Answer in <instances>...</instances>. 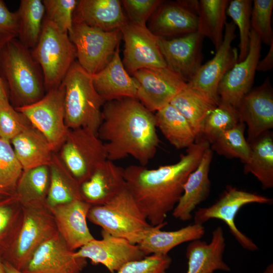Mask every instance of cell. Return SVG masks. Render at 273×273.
I'll list each match as a JSON object with an SVG mask.
<instances>
[{"instance_id":"1","label":"cell","mask_w":273,"mask_h":273,"mask_svg":"<svg viewBox=\"0 0 273 273\" xmlns=\"http://www.w3.org/2000/svg\"><path fill=\"white\" fill-rule=\"evenodd\" d=\"M209 147L208 142L200 140L188 147L175 163L152 169L135 165L124 169L126 188L151 225L165 221L181 196L188 177Z\"/></svg>"},{"instance_id":"2","label":"cell","mask_w":273,"mask_h":273,"mask_svg":"<svg viewBox=\"0 0 273 273\" xmlns=\"http://www.w3.org/2000/svg\"><path fill=\"white\" fill-rule=\"evenodd\" d=\"M155 115L137 99L106 102L97 135L112 161L131 156L145 166L155 155L159 143Z\"/></svg>"},{"instance_id":"3","label":"cell","mask_w":273,"mask_h":273,"mask_svg":"<svg viewBox=\"0 0 273 273\" xmlns=\"http://www.w3.org/2000/svg\"><path fill=\"white\" fill-rule=\"evenodd\" d=\"M0 77L14 108L34 103L45 95L40 67L17 38L0 49Z\"/></svg>"},{"instance_id":"4","label":"cell","mask_w":273,"mask_h":273,"mask_svg":"<svg viewBox=\"0 0 273 273\" xmlns=\"http://www.w3.org/2000/svg\"><path fill=\"white\" fill-rule=\"evenodd\" d=\"M62 83L65 88V122L67 127L87 128L97 133L105 102L96 90L92 75L75 61Z\"/></svg>"},{"instance_id":"5","label":"cell","mask_w":273,"mask_h":273,"mask_svg":"<svg viewBox=\"0 0 273 273\" xmlns=\"http://www.w3.org/2000/svg\"><path fill=\"white\" fill-rule=\"evenodd\" d=\"M87 218L102 230L134 244L153 226L126 188L108 202L92 206Z\"/></svg>"},{"instance_id":"6","label":"cell","mask_w":273,"mask_h":273,"mask_svg":"<svg viewBox=\"0 0 273 273\" xmlns=\"http://www.w3.org/2000/svg\"><path fill=\"white\" fill-rule=\"evenodd\" d=\"M30 51L42 71L46 92L60 85L76 58L68 33L44 19L38 41Z\"/></svg>"},{"instance_id":"7","label":"cell","mask_w":273,"mask_h":273,"mask_svg":"<svg viewBox=\"0 0 273 273\" xmlns=\"http://www.w3.org/2000/svg\"><path fill=\"white\" fill-rule=\"evenodd\" d=\"M23 220L17 237L3 261L22 271L37 249L58 232L46 202L22 205Z\"/></svg>"},{"instance_id":"8","label":"cell","mask_w":273,"mask_h":273,"mask_svg":"<svg viewBox=\"0 0 273 273\" xmlns=\"http://www.w3.org/2000/svg\"><path fill=\"white\" fill-rule=\"evenodd\" d=\"M68 34L75 48L76 61L91 75L108 64L122 38L119 29L104 31L81 23H73Z\"/></svg>"},{"instance_id":"9","label":"cell","mask_w":273,"mask_h":273,"mask_svg":"<svg viewBox=\"0 0 273 273\" xmlns=\"http://www.w3.org/2000/svg\"><path fill=\"white\" fill-rule=\"evenodd\" d=\"M58 152L59 157L80 185L107 160L104 143L97 133L84 128L70 129Z\"/></svg>"},{"instance_id":"10","label":"cell","mask_w":273,"mask_h":273,"mask_svg":"<svg viewBox=\"0 0 273 273\" xmlns=\"http://www.w3.org/2000/svg\"><path fill=\"white\" fill-rule=\"evenodd\" d=\"M64 96L65 88L61 83L34 103L15 108L45 136L56 153L70 131L65 122Z\"/></svg>"},{"instance_id":"11","label":"cell","mask_w":273,"mask_h":273,"mask_svg":"<svg viewBox=\"0 0 273 273\" xmlns=\"http://www.w3.org/2000/svg\"><path fill=\"white\" fill-rule=\"evenodd\" d=\"M250 203L271 204L272 199L228 186L213 204L207 207L199 208L195 212L194 223L203 225L211 219L221 220L227 225L231 234L244 249L257 251L258 246L237 228L235 221L240 209Z\"/></svg>"},{"instance_id":"12","label":"cell","mask_w":273,"mask_h":273,"mask_svg":"<svg viewBox=\"0 0 273 273\" xmlns=\"http://www.w3.org/2000/svg\"><path fill=\"white\" fill-rule=\"evenodd\" d=\"M120 29L124 41L122 61L126 71L132 74L141 69L167 67L159 48V37L146 24L127 21Z\"/></svg>"},{"instance_id":"13","label":"cell","mask_w":273,"mask_h":273,"mask_svg":"<svg viewBox=\"0 0 273 273\" xmlns=\"http://www.w3.org/2000/svg\"><path fill=\"white\" fill-rule=\"evenodd\" d=\"M236 26L232 22H226L223 39L212 59L202 65L187 86L203 93L217 105L218 84L222 77L238 62V51L232 46L236 37Z\"/></svg>"},{"instance_id":"14","label":"cell","mask_w":273,"mask_h":273,"mask_svg":"<svg viewBox=\"0 0 273 273\" xmlns=\"http://www.w3.org/2000/svg\"><path fill=\"white\" fill-rule=\"evenodd\" d=\"M132 74L139 83L137 99L152 112L170 104L187 86V82L167 67L141 69Z\"/></svg>"},{"instance_id":"15","label":"cell","mask_w":273,"mask_h":273,"mask_svg":"<svg viewBox=\"0 0 273 273\" xmlns=\"http://www.w3.org/2000/svg\"><path fill=\"white\" fill-rule=\"evenodd\" d=\"M101 235L102 239H93L75 251V255L88 259L95 264H101L111 273H115L129 262L146 256L138 244L102 230Z\"/></svg>"},{"instance_id":"16","label":"cell","mask_w":273,"mask_h":273,"mask_svg":"<svg viewBox=\"0 0 273 273\" xmlns=\"http://www.w3.org/2000/svg\"><path fill=\"white\" fill-rule=\"evenodd\" d=\"M261 44L260 37L251 29L247 57L228 71L218 84L219 103L236 109L242 99L252 88L257 65L260 58Z\"/></svg>"},{"instance_id":"17","label":"cell","mask_w":273,"mask_h":273,"mask_svg":"<svg viewBox=\"0 0 273 273\" xmlns=\"http://www.w3.org/2000/svg\"><path fill=\"white\" fill-rule=\"evenodd\" d=\"M204 38L197 32L172 39L158 38L167 67L187 83L202 65Z\"/></svg>"},{"instance_id":"18","label":"cell","mask_w":273,"mask_h":273,"mask_svg":"<svg viewBox=\"0 0 273 273\" xmlns=\"http://www.w3.org/2000/svg\"><path fill=\"white\" fill-rule=\"evenodd\" d=\"M86 259L76 257L58 232L35 251L23 273H81Z\"/></svg>"},{"instance_id":"19","label":"cell","mask_w":273,"mask_h":273,"mask_svg":"<svg viewBox=\"0 0 273 273\" xmlns=\"http://www.w3.org/2000/svg\"><path fill=\"white\" fill-rule=\"evenodd\" d=\"M239 121L247 126L249 144L273 128V89L269 77L252 88L236 108Z\"/></svg>"},{"instance_id":"20","label":"cell","mask_w":273,"mask_h":273,"mask_svg":"<svg viewBox=\"0 0 273 273\" xmlns=\"http://www.w3.org/2000/svg\"><path fill=\"white\" fill-rule=\"evenodd\" d=\"M198 1L163 2L152 15L149 29L163 38L197 31Z\"/></svg>"},{"instance_id":"21","label":"cell","mask_w":273,"mask_h":273,"mask_svg":"<svg viewBox=\"0 0 273 273\" xmlns=\"http://www.w3.org/2000/svg\"><path fill=\"white\" fill-rule=\"evenodd\" d=\"M92 205L83 200L50 208L57 229L68 247L75 251L95 239L86 222Z\"/></svg>"},{"instance_id":"22","label":"cell","mask_w":273,"mask_h":273,"mask_svg":"<svg viewBox=\"0 0 273 273\" xmlns=\"http://www.w3.org/2000/svg\"><path fill=\"white\" fill-rule=\"evenodd\" d=\"M119 44L108 64L92 75L95 88L106 102L123 98H136L139 83L125 69L119 55Z\"/></svg>"},{"instance_id":"23","label":"cell","mask_w":273,"mask_h":273,"mask_svg":"<svg viewBox=\"0 0 273 273\" xmlns=\"http://www.w3.org/2000/svg\"><path fill=\"white\" fill-rule=\"evenodd\" d=\"M124 169L106 160L80 184L82 200L92 206L110 201L126 188Z\"/></svg>"},{"instance_id":"24","label":"cell","mask_w":273,"mask_h":273,"mask_svg":"<svg viewBox=\"0 0 273 273\" xmlns=\"http://www.w3.org/2000/svg\"><path fill=\"white\" fill-rule=\"evenodd\" d=\"M213 155L212 150L208 147L197 168L188 177L183 194L172 210L175 218L181 221L191 219L196 207L208 197L211 186L209 172Z\"/></svg>"},{"instance_id":"25","label":"cell","mask_w":273,"mask_h":273,"mask_svg":"<svg viewBox=\"0 0 273 273\" xmlns=\"http://www.w3.org/2000/svg\"><path fill=\"white\" fill-rule=\"evenodd\" d=\"M225 247L223 230L220 226L213 230L209 243L200 239L190 242L186 252L188 259L187 273L231 271L223 258Z\"/></svg>"},{"instance_id":"26","label":"cell","mask_w":273,"mask_h":273,"mask_svg":"<svg viewBox=\"0 0 273 273\" xmlns=\"http://www.w3.org/2000/svg\"><path fill=\"white\" fill-rule=\"evenodd\" d=\"M127 20L118 0H80L73 23H81L104 31L120 29Z\"/></svg>"},{"instance_id":"27","label":"cell","mask_w":273,"mask_h":273,"mask_svg":"<svg viewBox=\"0 0 273 273\" xmlns=\"http://www.w3.org/2000/svg\"><path fill=\"white\" fill-rule=\"evenodd\" d=\"M10 142L23 171L49 166L55 153L48 139L32 125Z\"/></svg>"},{"instance_id":"28","label":"cell","mask_w":273,"mask_h":273,"mask_svg":"<svg viewBox=\"0 0 273 273\" xmlns=\"http://www.w3.org/2000/svg\"><path fill=\"white\" fill-rule=\"evenodd\" d=\"M167 222L153 226L145 237L138 244L146 256L152 254L168 255L173 248L188 242L201 239L205 234L203 225L194 223L173 231L161 229Z\"/></svg>"},{"instance_id":"29","label":"cell","mask_w":273,"mask_h":273,"mask_svg":"<svg viewBox=\"0 0 273 273\" xmlns=\"http://www.w3.org/2000/svg\"><path fill=\"white\" fill-rule=\"evenodd\" d=\"M50 188L46 199L49 208L82 200L80 185L65 166L57 153L53 154L49 165Z\"/></svg>"},{"instance_id":"30","label":"cell","mask_w":273,"mask_h":273,"mask_svg":"<svg viewBox=\"0 0 273 273\" xmlns=\"http://www.w3.org/2000/svg\"><path fill=\"white\" fill-rule=\"evenodd\" d=\"M170 104L188 121L196 135V142L200 140L206 118L217 105L209 97L187 84Z\"/></svg>"},{"instance_id":"31","label":"cell","mask_w":273,"mask_h":273,"mask_svg":"<svg viewBox=\"0 0 273 273\" xmlns=\"http://www.w3.org/2000/svg\"><path fill=\"white\" fill-rule=\"evenodd\" d=\"M250 155L245 163V174H252L260 183L262 188L273 187V135L266 131L249 144Z\"/></svg>"},{"instance_id":"32","label":"cell","mask_w":273,"mask_h":273,"mask_svg":"<svg viewBox=\"0 0 273 273\" xmlns=\"http://www.w3.org/2000/svg\"><path fill=\"white\" fill-rule=\"evenodd\" d=\"M229 2L228 0L198 1L197 32L208 37L216 51L223 41Z\"/></svg>"},{"instance_id":"33","label":"cell","mask_w":273,"mask_h":273,"mask_svg":"<svg viewBox=\"0 0 273 273\" xmlns=\"http://www.w3.org/2000/svg\"><path fill=\"white\" fill-rule=\"evenodd\" d=\"M156 127L177 149L188 148L196 141V135L184 116L171 104L155 114Z\"/></svg>"},{"instance_id":"34","label":"cell","mask_w":273,"mask_h":273,"mask_svg":"<svg viewBox=\"0 0 273 273\" xmlns=\"http://www.w3.org/2000/svg\"><path fill=\"white\" fill-rule=\"evenodd\" d=\"M18 23L17 38L30 50L37 43L42 31L45 8L41 0H21L15 12Z\"/></svg>"},{"instance_id":"35","label":"cell","mask_w":273,"mask_h":273,"mask_svg":"<svg viewBox=\"0 0 273 273\" xmlns=\"http://www.w3.org/2000/svg\"><path fill=\"white\" fill-rule=\"evenodd\" d=\"M50 183L49 166L23 171L18 180L15 196L22 205L46 202Z\"/></svg>"},{"instance_id":"36","label":"cell","mask_w":273,"mask_h":273,"mask_svg":"<svg viewBox=\"0 0 273 273\" xmlns=\"http://www.w3.org/2000/svg\"><path fill=\"white\" fill-rule=\"evenodd\" d=\"M22 220V206L16 196L0 200V258L3 261L17 237Z\"/></svg>"},{"instance_id":"37","label":"cell","mask_w":273,"mask_h":273,"mask_svg":"<svg viewBox=\"0 0 273 273\" xmlns=\"http://www.w3.org/2000/svg\"><path fill=\"white\" fill-rule=\"evenodd\" d=\"M246 125L241 122L218 136L210 144L212 151L228 158H239L244 164L249 160L250 147L244 132Z\"/></svg>"},{"instance_id":"38","label":"cell","mask_w":273,"mask_h":273,"mask_svg":"<svg viewBox=\"0 0 273 273\" xmlns=\"http://www.w3.org/2000/svg\"><path fill=\"white\" fill-rule=\"evenodd\" d=\"M23 172L11 142L0 138V196H14Z\"/></svg>"},{"instance_id":"39","label":"cell","mask_w":273,"mask_h":273,"mask_svg":"<svg viewBox=\"0 0 273 273\" xmlns=\"http://www.w3.org/2000/svg\"><path fill=\"white\" fill-rule=\"evenodd\" d=\"M239 122L235 108L219 103L206 118L199 141H205L210 144L220 134L233 127Z\"/></svg>"},{"instance_id":"40","label":"cell","mask_w":273,"mask_h":273,"mask_svg":"<svg viewBox=\"0 0 273 273\" xmlns=\"http://www.w3.org/2000/svg\"><path fill=\"white\" fill-rule=\"evenodd\" d=\"M252 6L251 0H232L229 2L226 14L239 30L238 62L244 60L247 56L251 31L250 18Z\"/></svg>"},{"instance_id":"41","label":"cell","mask_w":273,"mask_h":273,"mask_svg":"<svg viewBox=\"0 0 273 273\" xmlns=\"http://www.w3.org/2000/svg\"><path fill=\"white\" fill-rule=\"evenodd\" d=\"M272 0H254L251 13V29L260 37L261 42L270 46L273 42L271 26Z\"/></svg>"},{"instance_id":"42","label":"cell","mask_w":273,"mask_h":273,"mask_svg":"<svg viewBox=\"0 0 273 273\" xmlns=\"http://www.w3.org/2000/svg\"><path fill=\"white\" fill-rule=\"evenodd\" d=\"M44 19L54 24L61 31L69 34L73 27V16L77 0H43Z\"/></svg>"},{"instance_id":"43","label":"cell","mask_w":273,"mask_h":273,"mask_svg":"<svg viewBox=\"0 0 273 273\" xmlns=\"http://www.w3.org/2000/svg\"><path fill=\"white\" fill-rule=\"evenodd\" d=\"M31 125L28 119L11 105L0 107V138L9 142Z\"/></svg>"},{"instance_id":"44","label":"cell","mask_w":273,"mask_h":273,"mask_svg":"<svg viewBox=\"0 0 273 273\" xmlns=\"http://www.w3.org/2000/svg\"><path fill=\"white\" fill-rule=\"evenodd\" d=\"M171 263L168 255L152 254L126 263L116 273H167Z\"/></svg>"},{"instance_id":"45","label":"cell","mask_w":273,"mask_h":273,"mask_svg":"<svg viewBox=\"0 0 273 273\" xmlns=\"http://www.w3.org/2000/svg\"><path fill=\"white\" fill-rule=\"evenodd\" d=\"M129 17L130 22L146 24L163 1L123 0L121 1Z\"/></svg>"},{"instance_id":"46","label":"cell","mask_w":273,"mask_h":273,"mask_svg":"<svg viewBox=\"0 0 273 273\" xmlns=\"http://www.w3.org/2000/svg\"><path fill=\"white\" fill-rule=\"evenodd\" d=\"M17 37L18 23L16 12H11L4 1L0 0V49Z\"/></svg>"},{"instance_id":"47","label":"cell","mask_w":273,"mask_h":273,"mask_svg":"<svg viewBox=\"0 0 273 273\" xmlns=\"http://www.w3.org/2000/svg\"><path fill=\"white\" fill-rule=\"evenodd\" d=\"M269 50L262 60H259L256 67V71L267 72L272 69L273 67V42L269 46Z\"/></svg>"},{"instance_id":"48","label":"cell","mask_w":273,"mask_h":273,"mask_svg":"<svg viewBox=\"0 0 273 273\" xmlns=\"http://www.w3.org/2000/svg\"><path fill=\"white\" fill-rule=\"evenodd\" d=\"M11 105L8 94L0 77V107H6Z\"/></svg>"},{"instance_id":"49","label":"cell","mask_w":273,"mask_h":273,"mask_svg":"<svg viewBox=\"0 0 273 273\" xmlns=\"http://www.w3.org/2000/svg\"><path fill=\"white\" fill-rule=\"evenodd\" d=\"M3 261L6 273H23L22 271L15 267L9 262L6 261Z\"/></svg>"},{"instance_id":"50","label":"cell","mask_w":273,"mask_h":273,"mask_svg":"<svg viewBox=\"0 0 273 273\" xmlns=\"http://www.w3.org/2000/svg\"><path fill=\"white\" fill-rule=\"evenodd\" d=\"M263 273H273V264H269L264 270Z\"/></svg>"},{"instance_id":"51","label":"cell","mask_w":273,"mask_h":273,"mask_svg":"<svg viewBox=\"0 0 273 273\" xmlns=\"http://www.w3.org/2000/svg\"><path fill=\"white\" fill-rule=\"evenodd\" d=\"M0 273H6L3 260L0 258Z\"/></svg>"},{"instance_id":"52","label":"cell","mask_w":273,"mask_h":273,"mask_svg":"<svg viewBox=\"0 0 273 273\" xmlns=\"http://www.w3.org/2000/svg\"><path fill=\"white\" fill-rule=\"evenodd\" d=\"M3 198H4V197H3L0 196V200H1V199Z\"/></svg>"}]
</instances>
